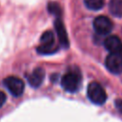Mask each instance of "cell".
<instances>
[{
	"mask_svg": "<svg viewBox=\"0 0 122 122\" xmlns=\"http://www.w3.org/2000/svg\"><path fill=\"white\" fill-rule=\"evenodd\" d=\"M54 28L57 33V37L59 39L60 44L65 47L68 48L69 47V38H68V34L65 29V26L63 24V22L61 21V19L59 17H56L55 21H54Z\"/></svg>",
	"mask_w": 122,
	"mask_h": 122,
	"instance_id": "ba28073f",
	"label": "cell"
},
{
	"mask_svg": "<svg viewBox=\"0 0 122 122\" xmlns=\"http://www.w3.org/2000/svg\"><path fill=\"white\" fill-rule=\"evenodd\" d=\"M109 8L112 15L116 17L122 16V0H111Z\"/></svg>",
	"mask_w": 122,
	"mask_h": 122,
	"instance_id": "30bf717a",
	"label": "cell"
},
{
	"mask_svg": "<svg viewBox=\"0 0 122 122\" xmlns=\"http://www.w3.org/2000/svg\"><path fill=\"white\" fill-rule=\"evenodd\" d=\"M41 45L37 48V51L41 54H51L57 51L54 46V35L51 31H45L40 38Z\"/></svg>",
	"mask_w": 122,
	"mask_h": 122,
	"instance_id": "3957f363",
	"label": "cell"
},
{
	"mask_svg": "<svg viewBox=\"0 0 122 122\" xmlns=\"http://www.w3.org/2000/svg\"><path fill=\"white\" fill-rule=\"evenodd\" d=\"M85 6L92 10H98L103 8L104 0H84Z\"/></svg>",
	"mask_w": 122,
	"mask_h": 122,
	"instance_id": "8fae6325",
	"label": "cell"
},
{
	"mask_svg": "<svg viewBox=\"0 0 122 122\" xmlns=\"http://www.w3.org/2000/svg\"><path fill=\"white\" fill-rule=\"evenodd\" d=\"M105 65L107 69L114 73L119 74L122 72V55L121 53H110L106 57Z\"/></svg>",
	"mask_w": 122,
	"mask_h": 122,
	"instance_id": "8992f818",
	"label": "cell"
},
{
	"mask_svg": "<svg viewBox=\"0 0 122 122\" xmlns=\"http://www.w3.org/2000/svg\"><path fill=\"white\" fill-rule=\"evenodd\" d=\"M5 101H6V94H5L3 92L0 91V108L4 105Z\"/></svg>",
	"mask_w": 122,
	"mask_h": 122,
	"instance_id": "5bb4252c",
	"label": "cell"
},
{
	"mask_svg": "<svg viewBox=\"0 0 122 122\" xmlns=\"http://www.w3.org/2000/svg\"><path fill=\"white\" fill-rule=\"evenodd\" d=\"M80 82H81V75L79 74V72L74 71H69L62 76L61 86L67 92H75L79 89Z\"/></svg>",
	"mask_w": 122,
	"mask_h": 122,
	"instance_id": "6da1fadb",
	"label": "cell"
},
{
	"mask_svg": "<svg viewBox=\"0 0 122 122\" xmlns=\"http://www.w3.org/2000/svg\"><path fill=\"white\" fill-rule=\"evenodd\" d=\"M115 107L122 113V99H116L115 100Z\"/></svg>",
	"mask_w": 122,
	"mask_h": 122,
	"instance_id": "4fadbf2b",
	"label": "cell"
},
{
	"mask_svg": "<svg viewBox=\"0 0 122 122\" xmlns=\"http://www.w3.org/2000/svg\"><path fill=\"white\" fill-rule=\"evenodd\" d=\"M93 29L100 35L109 34L112 30V22L107 16H97L93 20Z\"/></svg>",
	"mask_w": 122,
	"mask_h": 122,
	"instance_id": "5b68a950",
	"label": "cell"
},
{
	"mask_svg": "<svg viewBox=\"0 0 122 122\" xmlns=\"http://www.w3.org/2000/svg\"><path fill=\"white\" fill-rule=\"evenodd\" d=\"M5 87L8 89V91L14 96H20L25 89L24 82L15 76H9L4 79L3 81Z\"/></svg>",
	"mask_w": 122,
	"mask_h": 122,
	"instance_id": "277c9868",
	"label": "cell"
},
{
	"mask_svg": "<svg viewBox=\"0 0 122 122\" xmlns=\"http://www.w3.org/2000/svg\"><path fill=\"white\" fill-rule=\"evenodd\" d=\"M45 78V71L42 68H36L29 76L28 81L31 87L37 88L39 87Z\"/></svg>",
	"mask_w": 122,
	"mask_h": 122,
	"instance_id": "9c48e42d",
	"label": "cell"
},
{
	"mask_svg": "<svg viewBox=\"0 0 122 122\" xmlns=\"http://www.w3.org/2000/svg\"><path fill=\"white\" fill-rule=\"evenodd\" d=\"M48 10H49L50 13L53 14L56 17H59L61 15V9H60L58 3H55V2L49 3V5H48Z\"/></svg>",
	"mask_w": 122,
	"mask_h": 122,
	"instance_id": "7c38bea8",
	"label": "cell"
},
{
	"mask_svg": "<svg viewBox=\"0 0 122 122\" xmlns=\"http://www.w3.org/2000/svg\"><path fill=\"white\" fill-rule=\"evenodd\" d=\"M120 53H121V55H122V51H121V52H120Z\"/></svg>",
	"mask_w": 122,
	"mask_h": 122,
	"instance_id": "9a60e30c",
	"label": "cell"
},
{
	"mask_svg": "<svg viewBox=\"0 0 122 122\" xmlns=\"http://www.w3.org/2000/svg\"><path fill=\"white\" fill-rule=\"evenodd\" d=\"M87 94L89 99L97 105H102L106 102L107 94L101 85L97 82H92L87 89Z\"/></svg>",
	"mask_w": 122,
	"mask_h": 122,
	"instance_id": "7a4b0ae2",
	"label": "cell"
},
{
	"mask_svg": "<svg viewBox=\"0 0 122 122\" xmlns=\"http://www.w3.org/2000/svg\"><path fill=\"white\" fill-rule=\"evenodd\" d=\"M104 47L110 53H120L122 51V42L116 35H110L104 40Z\"/></svg>",
	"mask_w": 122,
	"mask_h": 122,
	"instance_id": "52a82bcc",
	"label": "cell"
}]
</instances>
